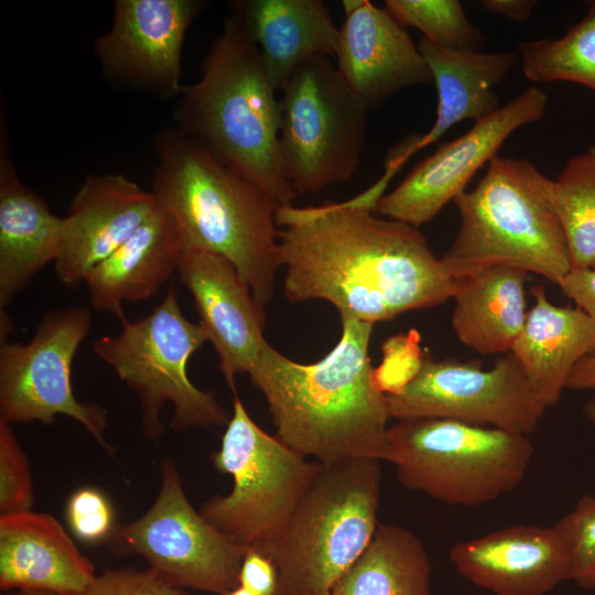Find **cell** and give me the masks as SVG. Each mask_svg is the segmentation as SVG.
I'll list each match as a JSON object with an SVG mask.
<instances>
[{"instance_id":"obj_21","label":"cell","mask_w":595,"mask_h":595,"mask_svg":"<svg viewBox=\"0 0 595 595\" xmlns=\"http://www.w3.org/2000/svg\"><path fill=\"white\" fill-rule=\"evenodd\" d=\"M96 576L63 526L33 510L0 516V588L71 595Z\"/></svg>"},{"instance_id":"obj_11","label":"cell","mask_w":595,"mask_h":595,"mask_svg":"<svg viewBox=\"0 0 595 595\" xmlns=\"http://www.w3.org/2000/svg\"><path fill=\"white\" fill-rule=\"evenodd\" d=\"M90 327L89 310L72 306L44 314L26 344L1 342L0 420L51 424L56 415H67L113 453L106 440L107 410L77 400L72 387L73 361Z\"/></svg>"},{"instance_id":"obj_17","label":"cell","mask_w":595,"mask_h":595,"mask_svg":"<svg viewBox=\"0 0 595 595\" xmlns=\"http://www.w3.org/2000/svg\"><path fill=\"white\" fill-rule=\"evenodd\" d=\"M177 274L194 300L198 324L235 393V377L248 374L267 342L263 307L237 269L218 255L184 250Z\"/></svg>"},{"instance_id":"obj_14","label":"cell","mask_w":595,"mask_h":595,"mask_svg":"<svg viewBox=\"0 0 595 595\" xmlns=\"http://www.w3.org/2000/svg\"><path fill=\"white\" fill-rule=\"evenodd\" d=\"M547 104L541 88L528 87L421 161L394 190L381 196L375 212L416 228L431 221L466 192L476 172L498 155L516 130L543 117Z\"/></svg>"},{"instance_id":"obj_3","label":"cell","mask_w":595,"mask_h":595,"mask_svg":"<svg viewBox=\"0 0 595 595\" xmlns=\"http://www.w3.org/2000/svg\"><path fill=\"white\" fill-rule=\"evenodd\" d=\"M153 150L151 192L174 220L184 250L228 260L264 307L281 267L280 205L175 127L156 131Z\"/></svg>"},{"instance_id":"obj_36","label":"cell","mask_w":595,"mask_h":595,"mask_svg":"<svg viewBox=\"0 0 595 595\" xmlns=\"http://www.w3.org/2000/svg\"><path fill=\"white\" fill-rule=\"evenodd\" d=\"M238 585L253 595H279L278 570L272 559L259 548L247 549Z\"/></svg>"},{"instance_id":"obj_6","label":"cell","mask_w":595,"mask_h":595,"mask_svg":"<svg viewBox=\"0 0 595 595\" xmlns=\"http://www.w3.org/2000/svg\"><path fill=\"white\" fill-rule=\"evenodd\" d=\"M381 461L321 463L282 529L259 547L278 570L279 595H331L379 526Z\"/></svg>"},{"instance_id":"obj_18","label":"cell","mask_w":595,"mask_h":595,"mask_svg":"<svg viewBox=\"0 0 595 595\" xmlns=\"http://www.w3.org/2000/svg\"><path fill=\"white\" fill-rule=\"evenodd\" d=\"M456 572L494 595H545L571 580L566 537L551 527L516 524L455 543Z\"/></svg>"},{"instance_id":"obj_9","label":"cell","mask_w":595,"mask_h":595,"mask_svg":"<svg viewBox=\"0 0 595 595\" xmlns=\"http://www.w3.org/2000/svg\"><path fill=\"white\" fill-rule=\"evenodd\" d=\"M279 148L299 194L353 178L366 143L370 108L328 56L302 63L281 89Z\"/></svg>"},{"instance_id":"obj_4","label":"cell","mask_w":595,"mask_h":595,"mask_svg":"<svg viewBox=\"0 0 595 595\" xmlns=\"http://www.w3.org/2000/svg\"><path fill=\"white\" fill-rule=\"evenodd\" d=\"M275 91L256 44L230 14L203 58L199 78L183 86L173 118L178 131L284 206L298 193L282 165Z\"/></svg>"},{"instance_id":"obj_12","label":"cell","mask_w":595,"mask_h":595,"mask_svg":"<svg viewBox=\"0 0 595 595\" xmlns=\"http://www.w3.org/2000/svg\"><path fill=\"white\" fill-rule=\"evenodd\" d=\"M115 537L175 586L218 595L238 586L247 549L196 511L170 458L162 461L161 486L152 506L139 519L117 528Z\"/></svg>"},{"instance_id":"obj_37","label":"cell","mask_w":595,"mask_h":595,"mask_svg":"<svg viewBox=\"0 0 595 595\" xmlns=\"http://www.w3.org/2000/svg\"><path fill=\"white\" fill-rule=\"evenodd\" d=\"M558 285L595 325V270L571 269Z\"/></svg>"},{"instance_id":"obj_41","label":"cell","mask_w":595,"mask_h":595,"mask_svg":"<svg viewBox=\"0 0 595 595\" xmlns=\"http://www.w3.org/2000/svg\"><path fill=\"white\" fill-rule=\"evenodd\" d=\"M7 595H54V594L44 592V591L20 589V591H15L14 593H9Z\"/></svg>"},{"instance_id":"obj_2","label":"cell","mask_w":595,"mask_h":595,"mask_svg":"<svg viewBox=\"0 0 595 595\" xmlns=\"http://www.w3.org/2000/svg\"><path fill=\"white\" fill-rule=\"evenodd\" d=\"M340 321L342 336L323 359L296 363L266 342L248 375L267 401L275 436L303 457L387 461L390 414L369 357L375 324Z\"/></svg>"},{"instance_id":"obj_27","label":"cell","mask_w":595,"mask_h":595,"mask_svg":"<svg viewBox=\"0 0 595 595\" xmlns=\"http://www.w3.org/2000/svg\"><path fill=\"white\" fill-rule=\"evenodd\" d=\"M431 562L410 530L380 524L331 595H431Z\"/></svg>"},{"instance_id":"obj_31","label":"cell","mask_w":595,"mask_h":595,"mask_svg":"<svg viewBox=\"0 0 595 595\" xmlns=\"http://www.w3.org/2000/svg\"><path fill=\"white\" fill-rule=\"evenodd\" d=\"M558 523L570 549L571 581L595 591V494L583 496Z\"/></svg>"},{"instance_id":"obj_38","label":"cell","mask_w":595,"mask_h":595,"mask_svg":"<svg viewBox=\"0 0 595 595\" xmlns=\"http://www.w3.org/2000/svg\"><path fill=\"white\" fill-rule=\"evenodd\" d=\"M479 3L489 13L516 22L527 21L538 4L536 0H482Z\"/></svg>"},{"instance_id":"obj_30","label":"cell","mask_w":595,"mask_h":595,"mask_svg":"<svg viewBox=\"0 0 595 595\" xmlns=\"http://www.w3.org/2000/svg\"><path fill=\"white\" fill-rule=\"evenodd\" d=\"M385 9L403 28L419 30L440 46L480 51L486 42L458 0H387Z\"/></svg>"},{"instance_id":"obj_23","label":"cell","mask_w":595,"mask_h":595,"mask_svg":"<svg viewBox=\"0 0 595 595\" xmlns=\"http://www.w3.org/2000/svg\"><path fill=\"white\" fill-rule=\"evenodd\" d=\"M531 294L533 305L510 353L548 409L560 401L576 364L595 355V325L577 306L553 304L542 285Z\"/></svg>"},{"instance_id":"obj_1","label":"cell","mask_w":595,"mask_h":595,"mask_svg":"<svg viewBox=\"0 0 595 595\" xmlns=\"http://www.w3.org/2000/svg\"><path fill=\"white\" fill-rule=\"evenodd\" d=\"M391 176L346 202L278 208L289 301L324 300L339 316L375 324L453 299L456 279L419 228L374 215Z\"/></svg>"},{"instance_id":"obj_24","label":"cell","mask_w":595,"mask_h":595,"mask_svg":"<svg viewBox=\"0 0 595 595\" xmlns=\"http://www.w3.org/2000/svg\"><path fill=\"white\" fill-rule=\"evenodd\" d=\"M184 247L172 217L159 205L109 257L85 279L94 310L125 316V302L145 301L177 272Z\"/></svg>"},{"instance_id":"obj_33","label":"cell","mask_w":595,"mask_h":595,"mask_svg":"<svg viewBox=\"0 0 595 595\" xmlns=\"http://www.w3.org/2000/svg\"><path fill=\"white\" fill-rule=\"evenodd\" d=\"M33 500L28 458L10 424L0 420V512L32 510Z\"/></svg>"},{"instance_id":"obj_7","label":"cell","mask_w":595,"mask_h":595,"mask_svg":"<svg viewBox=\"0 0 595 595\" xmlns=\"http://www.w3.org/2000/svg\"><path fill=\"white\" fill-rule=\"evenodd\" d=\"M529 435L439 418L398 420L388 428V458L410 490L452 506L495 501L526 476Z\"/></svg>"},{"instance_id":"obj_19","label":"cell","mask_w":595,"mask_h":595,"mask_svg":"<svg viewBox=\"0 0 595 595\" xmlns=\"http://www.w3.org/2000/svg\"><path fill=\"white\" fill-rule=\"evenodd\" d=\"M336 67L370 110L401 89L432 82L407 29L368 0H343Z\"/></svg>"},{"instance_id":"obj_42","label":"cell","mask_w":595,"mask_h":595,"mask_svg":"<svg viewBox=\"0 0 595 595\" xmlns=\"http://www.w3.org/2000/svg\"><path fill=\"white\" fill-rule=\"evenodd\" d=\"M225 595H253V594L238 585L231 591H229L228 593H226Z\"/></svg>"},{"instance_id":"obj_39","label":"cell","mask_w":595,"mask_h":595,"mask_svg":"<svg viewBox=\"0 0 595 595\" xmlns=\"http://www.w3.org/2000/svg\"><path fill=\"white\" fill-rule=\"evenodd\" d=\"M566 389L595 391V355L585 356L576 364Z\"/></svg>"},{"instance_id":"obj_40","label":"cell","mask_w":595,"mask_h":595,"mask_svg":"<svg viewBox=\"0 0 595 595\" xmlns=\"http://www.w3.org/2000/svg\"><path fill=\"white\" fill-rule=\"evenodd\" d=\"M583 415L595 425V393L582 407Z\"/></svg>"},{"instance_id":"obj_32","label":"cell","mask_w":595,"mask_h":595,"mask_svg":"<svg viewBox=\"0 0 595 595\" xmlns=\"http://www.w3.org/2000/svg\"><path fill=\"white\" fill-rule=\"evenodd\" d=\"M381 363L372 372L375 386L385 396L398 394L422 369L426 353L421 348V335L412 328L390 336L381 344Z\"/></svg>"},{"instance_id":"obj_22","label":"cell","mask_w":595,"mask_h":595,"mask_svg":"<svg viewBox=\"0 0 595 595\" xmlns=\"http://www.w3.org/2000/svg\"><path fill=\"white\" fill-rule=\"evenodd\" d=\"M228 7L256 44L277 91L305 61L335 56L339 29L322 0H235Z\"/></svg>"},{"instance_id":"obj_15","label":"cell","mask_w":595,"mask_h":595,"mask_svg":"<svg viewBox=\"0 0 595 595\" xmlns=\"http://www.w3.org/2000/svg\"><path fill=\"white\" fill-rule=\"evenodd\" d=\"M199 0H116L110 29L94 42L106 79L160 98L181 95L186 32L206 7Z\"/></svg>"},{"instance_id":"obj_10","label":"cell","mask_w":595,"mask_h":595,"mask_svg":"<svg viewBox=\"0 0 595 595\" xmlns=\"http://www.w3.org/2000/svg\"><path fill=\"white\" fill-rule=\"evenodd\" d=\"M234 394L220 447L212 454L215 468L232 477V489L205 501L199 512L238 545L259 548L282 529L321 462L306 461L264 432Z\"/></svg>"},{"instance_id":"obj_35","label":"cell","mask_w":595,"mask_h":595,"mask_svg":"<svg viewBox=\"0 0 595 595\" xmlns=\"http://www.w3.org/2000/svg\"><path fill=\"white\" fill-rule=\"evenodd\" d=\"M71 595H186L151 567L106 570Z\"/></svg>"},{"instance_id":"obj_13","label":"cell","mask_w":595,"mask_h":595,"mask_svg":"<svg viewBox=\"0 0 595 595\" xmlns=\"http://www.w3.org/2000/svg\"><path fill=\"white\" fill-rule=\"evenodd\" d=\"M386 397L397 421L451 419L526 435L547 410L510 351L489 369L426 353L419 375L402 392Z\"/></svg>"},{"instance_id":"obj_28","label":"cell","mask_w":595,"mask_h":595,"mask_svg":"<svg viewBox=\"0 0 595 595\" xmlns=\"http://www.w3.org/2000/svg\"><path fill=\"white\" fill-rule=\"evenodd\" d=\"M521 68L533 83L567 82L595 93V1L585 15L556 39L518 44Z\"/></svg>"},{"instance_id":"obj_5","label":"cell","mask_w":595,"mask_h":595,"mask_svg":"<svg viewBox=\"0 0 595 595\" xmlns=\"http://www.w3.org/2000/svg\"><path fill=\"white\" fill-rule=\"evenodd\" d=\"M454 203L461 226L441 257L453 279L510 266L559 284L571 270L552 180L531 162L495 156L476 186Z\"/></svg>"},{"instance_id":"obj_20","label":"cell","mask_w":595,"mask_h":595,"mask_svg":"<svg viewBox=\"0 0 595 595\" xmlns=\"http://www.w3.org/2000/svg\"><path fill=\"white\" fill-rule=\"evenodd\" d=\"M0 310L58 258L63 217L20 181L10 156L4 110H0Z\"/></svg>"},{"instance_id":"obj_25","label":"cell","mask_w":595,"mask_h":595,"mask_svg":"<svg viewBox=\"0 0 595 595\" xmlns=\"http://www.w3.org/2000/svg\"><path fill=\"white\" fill-rule=\"evenodd\" d=\"M418 47L434 83L437 107L431 129L403 148L408 156L437 141L456 123L468 119L477 121L496 111L500 107L496 87L519 58L512 52L444 47L424 37L420 39Z\"/></svg>"},{"instance_id":"obj_34","label":"cell","mask_w":595,"mask_h":595,"mask_svg":"<svg viewBox=\"0 0 595 595\" xmlns=\"http://www.w3.org/2000/svg\"><path fill=\"white\" fill-rule=\"evenodd\" d=\"M67 523L74 536L85 542H98L113 530V509L96 488L76 490L66 505Z\"/></svg>"},{"instance_id":"obj_29","label":"cell","mask_w":595,"mask_h":595,"mask_svg":"<svg viewBox=\"0 0 595 595\" xmlns=\"http://www.w3.org/2000/svg\"><path fill=\"white\" fill-rule=\"evenodd\" d=\"M571 269L595 270V145L572 155L552 180Z\"/></svg>"},{"instance_id":"obj_8","label":"cell","mask_w":595,"mask_h":595,"mask_svg":"<svg viewBox=\"0 0 595 595\" xmlns=\"http://www.w3.org/2000/svg\"><path fill=\"white\" fill-rule=\"evenodd\" d=\"M120 321L119 334L98 337L91 351L138 396L149 440L162 436L160 413L167 403L175 431L227 425L230 415L215 393L198 389L187 375L188 360L208 339L199 324L184 316L173 288L147 316Z\"/></svg>"},{"instance_id":"obj_16","label":"cell","mask_w":595,"mask_h":595,"mask_svg":"<svg viewBox=\"0 0 595 595\" xmlns=\"http://www.w3.org/2000/svg\"><path fill=\"white\" fill-rule=\"evenodd\" d=\"M159 208L154 194L119 173L87 176L63 217V235L54 269L69 288L109 257Z\"/></svg>"},{"instance_id":"obj_26","label":"cell","mask_w":595,"mask_h":595,"mask_svg":"<svg viewBox=\"0 0 595 595\" xmlns=\"http://www.w3.org/2000/svg\"><path fill=\"white\" fill-rule=\"evenodd\" d=\"M529 273L490 266L456 279L452 327L458 340L483 355H505L526 317Z\"/></svg>"}]
</instances>
